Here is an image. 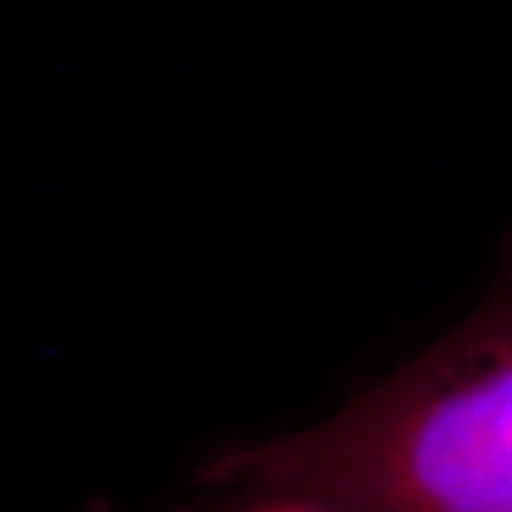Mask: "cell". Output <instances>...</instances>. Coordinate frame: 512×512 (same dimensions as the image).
Returning a JSON list of instances; mask_svg holds the SVG:
<instances>
[{
    "label": "cell",
    "mask_w": 512,
    "mask_h": 512,
    "mask_svg": "<svg viewBox=\"0 0 512 512\" xmlns=\"http://www.w3.org/2000/svg\"><path fill=\"white\" fill-rule=\"evenodd\" d=\"M248 512H319L313 507H305L299 501H288V498H262V504H256L254 510Z\"/></svg>",
    "instance_id": "obj_2"
},
{
    "label": "cell",
    "mask_w": 512,
    "mask_h": 512,
    "mask_svg": "<svg viewBox=\"0 0 512 512\" xmlns=\"http://www.w3.org/2000/svg\"><path fill=\"white\" fill-rule=\"evenodd\" d=\"M202 478L319 512H512V251L487 305L333 419Z\"/></svg>",
    "instance_id": "obj_1"
},
{
    "label": "cell",
    "mask_w": 512,
    "mask_h": 512,
    "mask_svg": "<svg viewBox=\"0 0 512 512\" xmlns=\"http://www.w3.org/2000/svg\"><path fill=\"white\" fill-rule=\"evenodd\" d=\"M92 512H106V510H103V507H94V510Z\"/></svg>",
    "instance_id": "obj_3"
}]
</instances>
